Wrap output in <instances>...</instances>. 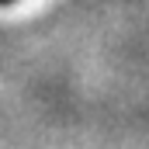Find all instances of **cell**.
Returning a JSON list of instances; mask_svg holds the SVG:
<instances>
[{
	"mask_svg": "<svg viewBox=\"0 0 149 149\" xmlns=\"http://www.w3.org/2000/svg\"><path fill=\"white\" fill-rule=\"evenodd\" d=\"M0 3H14V0H0Z\"/></svg>",
	"mask_w": 149,
	"mask_h": 149,
	"instance_id": "6da1fadb",
	"label": "cell"
}]
</instances>
